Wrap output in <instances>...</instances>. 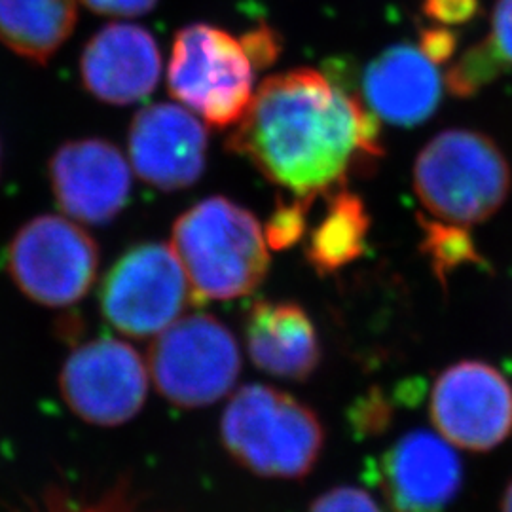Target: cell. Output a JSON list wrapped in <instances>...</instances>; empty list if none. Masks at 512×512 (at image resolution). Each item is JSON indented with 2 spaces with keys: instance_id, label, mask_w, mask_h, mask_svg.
Masks as SVG:
<instances>
[{
  "instance_id": "cell-21",
  "label": "cell",
  "mask_w": 512,
  "mask_h": 512,
  "mask_svg": "<svg viewBox=\"0 0 512 512\" xmlns=\"http://www.w3.org/2000/svg\"><path fill=\"white\" fill-rule=\"evenodd\" d=\"M311 203L313 200L310 198L294 196L291 202H277V207L264 228V238L270 249L285 251L304 239Z\"/></svg>"
},
{
  "instance_id": "cell-12",
  "label": "cell",
  "mask_w": 512,
  "mask_h": 512,
  "mask_svg": "<svg viewBox=\"0 0 512 512\" xmlns=\"http://www.w3.org/2000/svg\"><path fill=\"white\" fill-rule=\"evenodd\" d=\"M368 475L393 512H444L463 486L454 446L431 431H410L374 461Z\"/></svg>"
},
{
  "instance_id": "cell-6",
  "label": "cell",
  "mask_w": 512,
  "mask_h": 512,
  "mask_svg": "<svg viewBox=\"0 0 512 512\" xmlns=\"http://www.w3.org/2000/svg\"><path fill=\"white\" fill-rule=\"evenodd\" d=\"M148 370L165 401L183 408L219 403L241 372L238 340L213 315L177 319L150 346Z\"/></svg>"
},
{
  "instance_id": "cell-14",
  "label": "cell",
  "mask_w": 512,
  "mask_h": 512,
  "mask_svg": "<svg viewBox=\"0 0 512 512\" xmlns=\"http://www.w3.org/2000/svg\"><path fill=\"white\" fill-rule=\"evenodd\" d=\"M162 54L154 35L135 23H109L93 35L80 55L86 92L109 105H133L156 90Z\"/></svg>"
},
{
  "instance_id": "cell-25",
  "label": "cell",
  "mask_w": 512,
  "mask_h": 512,
  "mask_svg": "<svg viewBox=\"0 0 512 512\" xmlns=\"http://www.w3.org/2000/svg\"><path fill=\"white\" fill-rule=\"evenodd\" d=\"M239 40L243 44L245 54L251 59V65L255 71L270 67L281 54L279 35H275L274 29L266 25L247 31Z\"/></svg>"
},
{
  "instance_id": "cell-15",
  "label": "cell",
  "mask_w": 512,
  "mask_h": 512,
  "mask_svg": "<svg viewBox=\"0 0 512 512\" xmlns=\"http://www.w3.org/2000/svg\"><path fill=\"white\" fill-rule=\"evenodd\" d=\"M366 107L401 128L429 120L442 99V76L418 46L397 44L378 55L363 76Z\"/></svg>"
},
{
  "instance_id": "cell-4",
  "label": "cell",
  "mask_w": 512,
  "mask_h": 512,
  "mask_svg": "<svg viewBox=\"0 0 512 512\" xmlns=\"http://www.w3.org/2000/svg\"><path fill=\"white\" fill-rule=\"evenodd\" d=\"M414 192L433 219L471 226L492 219L512 188V169L492 137L475 129L437 133L414 162Z\"/></svg>"
},
{
  "instance_id": "cell-31",
  "label": "cell",
  "mask_w": 512,
  "mask_h": 512,
  "mask_svg": "<svg viewBox=\"0 0 512 512\" xmlns=\"http://www.w3.org/2000/svg\"><path fill=\"white\" fill-rule=\"evenodd\" d=\"M0 169H2V150H0Z\"/></svg>"
},
{
  "instance_id": "cell-8",
  "label": "cell",
  "mask_w": 512,
  "mask_h": 512,
  "mask_svg": "<svg viewBox=\"0 0 512 512\" xmlns=\"http://www.w3.org/2000/svg\"><path fill=\"white\" fill-rule=\"evenodd\" d=\"M188 304H196L190 281L171 245L147 241L128 249L105 275L99 308L110 327L129 338L158 336Z\"/></svg>"
},
{
  "instance_id": "cell-13",
  "label": "cell",
  "mask_w": 512,
  "mask_h": 512,
  "mask_svg": "<svg viewBox=\"0 0 512 512\" xmlns=\"http://www.w3.org/2000/svg\"><path fill=\"white\" fill-rule=\"evenodd\" d=\"M207 145L202 120L183 105H148L129 124V165L141 181L164 192L190 188L202 179Z\"/></svg>"
},
{
  "instance_id": "cell-30",
  "label": "cell",
  "mask_w": 512,
  "mask_h": 512,
  "mask_svg": "<svg viewBox=\"0 0 512 512\" xmlns=\"http://www.w3.org/2000/svg\"><path fill=\"white\" fill-rule=\"evenodd\" d=\"M501 512H512V480L501 499Z\"/></svg>"
},
{
  "instance_id": "cell-9",
  "label": "cell",
  "mask_w": 512,
  "mask_h": 512,
  "mask_svg": "<svg viewBox=\"0 0 512 512\" xmlns=\"http://www.w3.org/2000/svg\"><path fill=\"white\" fill-rule=\"evenodd\" d=\"M59 389L80 420L97 427H118L133 420L145 406L147 363L124 340L95 338L65 359Z\"/></svg>"
},
{
  "instance_id": "cell-10",
  "label": "cell",
  "mask_w": 512,
  "mask_h": 512,
  "mask_svg": "<svg viewBox=\"0 0 512 512\" xmlns=\"http://www.w3.org/2000/svg\"><path fill=\"white\" fill-rule=\"evenodd\" d=\"M429 412L440 437L452 446L490 452L511 433V384L484 361H459L437 378Z\"/></svg>"
},
{
  "instance_id": "cell-3",
  "label": "cell",
  "mask_w": 512,
  "mask_h": 512,
  "mask_svg": "<svg viewBox=\"0 0 512 512\" xmlns=\"http://www.w3.org/2000/svg\"><path fill=\"white\" fill-rule=\"evenodd\" d=\"M220 439L243 469L264 478L310 475L325 448V427L308 404L270 385L239 387L220 420Z\"/></svg>"
},
{
  "instance_id": "cell-23",
  "label": "cell",
  "mask_w": 512,
  "mask_h": 512,
  "mask_svg": "<svg viewBox=\"0 0 512 512\" xmlns=\"http://www.w3.org/2000/svg\"><path fill=\"white\" fill-rule=\"evenodd\" d=\"M308 512H382V509L363 488L336 486L319 495Z\"/></svg>"
},
{
  "instance_id": "cell-18",
  "label": "cell",
  "mask_w": 512,
  "mask_h": 512,
  "mask_svg": "<svg viewBox=\"0 0 512 512\" xmlns=\"http://www.w3.org/2000/svg\"><path fill=\"white\" fill-rule=\"evenodd\" d=\"M370 215L361 196L340 188L329 194L327 213L306 245V258L319 275L340 272L365 255Z\"/></svg>"
},
{
  "instance_id": "cell-16",
  "label": "cell",
  "mask_w": 512,
  "mask_h": 512,
  "mask_svg": "<svg viewBox=\"0 0 512 512\" xmlns=\"http://www.w3.org/2000/svg\"><path fill=\"white\" fill-rule=\"evenodd\" d=\"M245 346L258 370L281 380H308L321 363L317 330L294 302H256L247 313Z\"/></svg>"
},
{
  "instance_id": "cell-20",
  "label": "cell",
  "mask_w": 512,
  "mask_h": 512,
  "mask_svg": "<svg viewBox=\"0 0 512 512\" xmlns=\"http://www.w3.org/2000/svg\"><path fill=\"white\" fill-rule=\"evenodd\" d=\"M503 73H507V69L501 65L484 38L461 55L456 63H452L444 74V84L452 95L465 99L476 95Z\"/></svg>"
},
{
  "instance_id": "cell-19",
  "label": "cell",
  "mask_w": 512,
  "mask_h": 512,
  "mask_svg": "<svg viewBox=\"0 0 512 512\" xmlns=\"http://www.w3.org/2000/svg\"><path fill=\"white\" fill-rule=\"evenodd\" d=\"M418 224L421 230V253L427 258L433 274L444 289L450 274L461 266L476 264L486 268V260L478 253L475 239L467 226L446 220L427 219L423 215H418Z\"/></svg>"
},
{
  "instance_id": "cell-5",
  "label": "cell",
  "mask_w": 512,
  "mask_h": 512,
  "mask_svg": "<svg viewBox=\"0 0 512 512\" xmlns=\"http://www.w3.org/2000/svg\"><path fill=\"white\" fill-rule=\"evenodd\" d=\"M253 76L241 40L215 25H186L173 40L169 93L213 128L238 124L253 101Z\"/></svg>"
},
{
  "instance_id": "cell-1",
  "label": "cell",
  "mask_w": 512,
  "mask_h": 512,
  "mask_svg": "<svg viewBox=\"0 0 512 512\" xmlns=\"http://www.w3.org/2000/svg\"><path fill=\"white\" fill-rule=\"evenodd\" d=\"M226 148L294 198L310 200L344 188L384 156L378 116L308 67L266 78Z\"/></svg>"
},
{
  "instance_id": "cell-2",
  "label": "cell",
  "mask_w": 512,
  "mask_h": 512,
  "mask_svg": "<svg viewBox=\"0 0 512 512\" xmlns=\"http://www.w3.org/2000/svg\"><path fill=\"white\" fill-rule=\"evenodd\" d=\"M171 249L196 304L253 293L270 266L260 222L249 209L222 196L205 198L184 211L173 224Z\"/></svg>"
},
{
  "instance_id": "cell-7",
  "label": "cell",
  "mask_w": 512,
  "mask_h": 512,
  "mask_svg": "<svg viewBox=\"0 0 512 512\" xmlns=\"http://www.w3.org/2000/svg\"><path fill=\"white\" fill-rule=\"evenodd\" d=\"M6 268L21 293L46 308H69L90 293L99 272V245L74 220L38 215L6 249Z\"/></svg>"
},
{
  "instance_id": "cell-17",
  "label": "cell",
  "mask_w": 512,
  "mask_h": 512,
  "mask_svg": "<svg viewBox=\"0 0 512 512\" xmlns=\"http://www.w3.org/2000/svg\"><path fill=\"white\" fill-rule=\"evenodd\" d=\"M76 0H0V44L46 65L73 35Z\"/></svg>"
},
{
  "instance_id": "cell-27",
  "label": "cell",
  "mask_w": 512,
  "mask_h": 512,
  "mask_svg": "<svg viewBox=\"0 0 512 512\" xmlns=\"http://www.w3.org/2000/svg\"><path fill=\"white\" fill-rule=\"evenodd\" d=\"M418 48L431 63L444 65L456 54L458 37L450 27H444V25L427 27L420 33Z\"/></svg>"
},
{
  "instance_id": "cell-29",
  "label": "cell",
  "mask_w": 512,
  "mask_h": 512,
  "mask_svg": "<svg viewBox=\"0 0 512 512\" xmlns=\"http://www.w3.org/2000/svg\"><path fill=\"white\" fill-rule=\"evenodd\" d=\"M361 427L365 429H374V427H382L384 421L389 418V410L385 406L384 401L380 397H368L363 406H361Z\"/></svg>"
},
{
  "instance_id": "cell-26",
  "label": "cell",
  "mask_w": 512,
  "mask_h": 512,
  "mask_svg": "<svg viewBox=\"0 0 512 512\" xmlns=\"http://www.w3.org/2000/svg\"><path fill=\"white\" fill-rule=\"evenodd\" d=\"M423 14L444 27H458L475 19L480 0H421Z\"/></svg>"
},
{
  "instance_id": "cell-24",
  "label": "cell",
  "mask_w": 512,
  "mask_h": 512,
  "mask_svg": "<svg viewBox=\"0 0 512 512\" xmlns=\"http://www.w3.org/2000/svg\"><path fill=\"white\" fill-rule=\"evenodd\" d=\"M501 65L512 69V0H495L492 29L486 38Z\"/></svg>"
},
{
  "instance_id": "cell-22",
  "label": "cell",
  "mask_w": 512,
  "mask_h": 512,
  "mask_svg": "<svg viewBox=\"0 0 512 512\" xmlns=\"http://www.w3.org/2000/svg\"><path fill=\"white\" fill-rule=\"evenodd\" d=\"M38 512H143L128 499L124 488H116L95 501H80L69 495L52 492L46 497V505Z\"/></svg>"
},
{
  "instance_id": "cell-28",
  "label": "cell",
  "mask_w": 512,
  "mask_h": 512,
  "mask_svg": "<svg viewBox=\"0 0 512 512\" xmlns=\"http://www.w3.org/2000/svg\"><path fill=\"white\" fill-rule=\"evenodd\" d=\"M90 10L110 18H137L148 14L160 0H82Z\"/></svg>"
},
{
  "instance_id": "cell-11",
  "label": "cell",
  "mask_w": 512,
  "mask_h": 512,
  "mask_svg": "<svg viewBox=\"0 0 512 512\" xmlns=\"http://www.w3.org/2000/svg\"><path fill=\"white\" fill-rule=\"evenodd\" d=\"M57 207L74 222L103 226L128 205L131 165L122 150L99 137L67 141L48 162Z\"/></svg>"
}]
</instances>
